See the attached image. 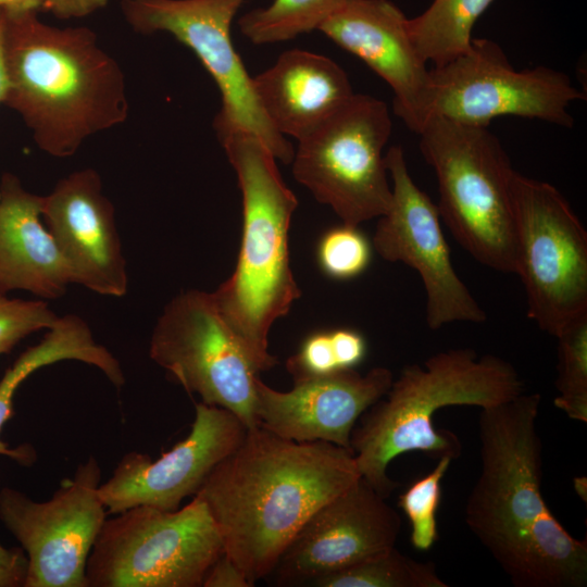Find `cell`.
<instances>
[{"instance_id":"cell-1","label":"cell","mask_w":587,"mask_h":587,"mask_svg":"<svg viewBox=\"0 0 587 587\" xmlns=\"http://www.w3.org/2000/svg\"><path fill=\"white\" fill-rule=\"evenodd\" d=\"M541 396L480 409V473L465 523L516 587H585L587 541L573 537L541 492Z\"/></svg>"},{"instance_id":"cell-2","label":"cell","mask_w":587,"mask_h":587,"mask_svg":"<svg viewBox=\"0 0 587 587\" xmlns=\"http://www.w3.org/2000/svg\"><path fill=\"white\" fill-rule=\"evenodd\" d=\"M360 477L347 448L289 440L257 426L195 496L217 526L224 552L254 585L313 512Z\"/></svg>"},{"instance_id":"cell-3","label":"cell","mask_w":587,"mask_h":587,"mask_svg":"<svg viewBox=\"0 0 587 587\" xmlns=\"http://www.w3.org/2000/svg\"><path fill=\"white\" fill-rule=\"evenodd\" d=\"M3 14V104L22 117L41 151L72 157L89 137L127 120L124 72L91 28L52 26L35 11Z\"/></svg>"},{"instance_id":"cell-4","label":"cell","mask_w":587,"mask_h":587,"mask_svg":"<svg viewBox=\"0 0 587 587\" xmlns=\"http://www.w3.org/2000/svg\"><path fill=\"white\" fill-rule=\"evenodd\" d=\"M523 392L524 383L510 362L492 354L478 357L470 348L407 365L352 430L350 446L361 477L387 499L398 486L387 474L395 458L419 451L453 461L462 454L459 437L435 427L437 411L451 405L485 409Z\"/></svg>"},{"instance_id":"cell-5","label":"cell","mask_w":587,"mask_h":587,"mask_svg":"<svg viewBox=\"0 0 587 587\" xmlns=\"http://www.w3.org/2000/svg\"><path fill=\"white\" fill-rule=\"evenodd\" d=\"M220 140L237 174L243 222L236 268L211 294L223 321L260 373L277 364L268 352L272 324L301 296L288 247L298 200L261 139L235 132Z\"/></svg>"},{"instance_id":"cell-6","label":"cell","mask_w":587,"mask_h":587,"mask_svg":"<svg viewBox=\"0 0 587 587\" xmlns=\"http://www.w3.org/2000/svg\"><path fill=\"white\" fill-rule=\"evenodd\" d=\"M417 135L437 177L440 218L458 243L483 265L515 273V170L498 137L488 127L439 115H430Z\"/></svg>"},{"instance_id":"cell-7","label":"cell","mask_w":587,"mask_h":587,"mask_svg":"<svg viewBox=\"0 0 587 587\" xmlns=\"http://www.w3.org/2000/svg\"><path fill=\"white\" fill-rule=\"evenodd\" d=\"M224 552L205 503L138 505L104 521L90 551L88 587H200Z\"/></svg>"},{"instance_id":"cell-8","label":"cell","mask_w":587,"mask_h":587,"mask_svg":"<svg viewBox=\"0 0 587 587\" xmlns=\"http://www.w3.org/2000/svg\"><path fill=\"white\" fill-rule=\"evenodd\" d=\"M392 130L387 104L354 93L335 114L298 140L292 175L344 224L384 215L391 202V186L383 154Z\"/></svg>"},{"instance_id":"cell-9","label":"cell","mask_w":587,"mask_h":587,"mask_svg":"<svg viewBox=\"0 0 587 587\" xmlns=\"http://www.w3.org/2000/svg\"><path fill=\"white\" fill-rule=\"evenodd\" d=\"M512 208L516 271L527 298V316L557 337L587 313V232L551 184L515 171Z\"/></svg>"},{"instance_id":"cell-10","label":"cell","mask_w":587,"mask_h":587,"mask_svg":"<svg viewBox=\"0 0 587 587\" xmlns=\"http://www.w3.org/2000/svg\"><path fill=\"white\" fill-rule=\"evenodd\" d=\"M585 99L565 73L544 65L517 71L497 42L473 38L465 53L429 70L427 118L488 127L513 115L571 128L570 108Z\"/></svg>"},{"instance_id":"cell-11","label":"cell","mask_w":587,"mask_h":587,"mask_svg":"<svg viewBox=\"0 0 587 587\" xmlns=\"http://www.w3.org/2000/svg\"><path fill=\"white\" fill-rule=\"evenodd\" d=\"M246 0H121L126 23L138 34L163 32L188 47L221 93L213 127L221 139L235 132L257 136L276 160L289 164L295 149L270 123L232 39V24Z\"/></svg>"},{"instance_id":"cell-12","label":"cell","mask_w":587,"mask_h":587,"mask_svg":"<svg viewBox=\"0 0 587 587\" xmlns=\"http://www.w3.org/2000/svg\"><path fill=\"white\" fill-rule=\"evenodd\" d=\"M150 358L201 402L234 413L247 429L259 426V376L227 327L211 292L187 290L164 308L151 335Z\"/></svg>"},{"instance_id":"cell-13","label":"cell","mask_w":587,"mask_h":587,"mask_svg":"<svg viewBox=\"0 0 587 587\" xmlns=\"http://www.w3.org/2000/svg\"><path fill=\"white\" fill-rule=\"evenodd\" d=\"M100 479L90 455L47 501L11 487L0 490V520L27 558L24 587H88L87 561L107 515Z\"/></svg>"},{"instance_id":"cell-14","label":"cell","mask_w":587,"mask_h":587,"mask_svg":"<svg viewBox=\"0 0 587 587\" xmlns=\"http://www.w3.org/2000/svg\"><path fill=\"white\" fill-rule=\"evenodd\" d=\"M385 161L392 197L379 216L372 247L384 260L402 262L419 273L430 329L453 322H485V310L453 267L437 204L412 179L402 147H390Z\"/></svg>"},{"instance_id":"cell-15","label":"cell","mask_w":587,"mask_h":587,"mask_svg":"<svg viewBox=\"0 0 587 587\" xmlns=\"http://www.w3.org/2000/svg\"><path fill=\"white\" fill-rule=\"evenodd\" d=\"M399 513L360 477L303 523L270 573L276 586L311 585L395 547Z\"/></svg>"},{"instance_id":"cell-16","label":"cell","mask_w":587,"mask_h":587,"mask_svg":"<svg viewBox=\"0 0 587 587\" xmlns=\"http://www.w3.org/2000/svg\"><path fill=\"white\" fill-rule=\"evenodd\" d=\"M247 428L230 411L196 404L188 436L159 459L132 451L112 476L99 486L100 498L110 514L148 505L175 511L196 495L211 471L242 441Z\"/></svg>"},{"instance_id":"cell-17","label":"cell","mask_w":587,"mask_h":587,"mask_svg":"<svg viewBox=\"0 0 587 587\" xmlns=\"http://www.w3.org/2000/svg\"><path fill=\"white\" fill-rule=\"evenodd\" d=\"M42 220L71 268L73 283L103 296L127 294V264L114 205L96 170L83 168L61 178L43 196Z\"/></svg>"},{"instance_id":"cell-18","label":"cell","mask_w":587,"mask_h":587,"mask_svg":"<svg viewBox=\"0 0 587 587\" xmlns=\"http://www.w3.org/2000/svg\"><path fill=\"white\" fill-rule=\"evenodd\" d=\"M392 380L387 367H373L365 375L350 369L295 379L292 389L278 391L258 376V424L289 440L326 441L351 450L357 421L387 394Z\"/></svg>"},{"instance_id":"cell-19","label":"cell","mask_w":587,"mask_h":587,"mask_svg":"<svg viewBox=\"0 0 587 587\" xmlns=\"http://www.w3.org/2000/svg\"><path fill=\"white\" fill-rule=\"evenodd\" d=\"M407 21L389 0H346L319 30L389 85L394 112L417 134L427 120L429 70L411 41Z\"/></svg>"},{"instance_id":"cell-20","label":"cell","mask_w":587,"mask_h":587,"mask_svg":"<svg viewBox=\"0 0 587 587\" xmlns=\"http://www.w3.org/2000/svg\"><path fill=\"white\" fill-rule=\"evenodd\" d=\"M43 196L29 192L9 172L0 179V292L25 290L42 299L62 297L71 268L42 220Z\"/></svg>"},{"instance_id":"cell-21","label":"cell","mask_w":587,"mask_h":587,"mask_svg":"<svg viewBox=\"0 0 587 587\" xmlns=\"http://www.w3.org/2000/svg\"><path fill=\"white\" fill-rule=\"evenodd\" d=\"M252 80L272 126L297 141L321 126L355 93L339 64L302 49L283 52Z\"/></svg>"},{"instance_id":"cell-22","label":"cell","mask_w":587,"mask_h":587,"mask_svg":"<svg viewBox=\"0 0 587 587\" xmlns=\"http://www.w3.org/2000/svg\"><path fill=\"white\" fill-rule=\"evenodd\" d=\"M43 338L23 351L0 379V430L13 415V400L22 383L39 369L64 360H76L99 369L115 386L125 383L117 359L93 338L88 324L78 315L59 316ZM0 454L23 465L35 461L30 446L10 448L0 439Z\"/></svg>"},{"instance_id":"cell-23","label":"cell","mask_w":587,"mask_h":587,"mask_svg":"<svg viewBox=\"0 0 587 587\" xmlns=\"http://www.w3.org/2000/svg\"><path fill=\"white\" fill-rule=\"evenodd\" d=\"M494 0H433L420 15L408 18L407 27L419 55L434 67L465 53L472 30Z\"/></svg>"},{"instance_id":"cell-24","label":"cell","mask_w":587,"mask_h":587,"mask_svg":"<svg viewBox=\"0 0 587 587\" xmlns=\"http://www.w3.org/2000/svg\"><path fill=\"white\" fill-rule=\"evenodd\" d=\"M317 587H448L433 562L414 560L396 547L316 578Z\"/></svg>"},{"instance_id":"cell-25","label":"cell","mask_w":587,"mask_h":587,"mask_svg":"<svg viewBox=\"0 0 587 587\" xmlns=\"http://www.w3.org/2000/svg\"><path fill=\"white\" fill-rule=\"evenodd\" d=\"M346 0H273L239 17L240 33L254 45L287 41L319 30Z\"/></svg>"},{"instance_id":"cell-26","label":"cell","mask_w":587,"mask_h":587,"mask_svg":"<svg viewBox=\"0 0 587 587\" xmlns=\"http://www.w3.org/2000/svg\"><path fill=\"white\" fill-rule=\"evenodd\" d=\"M558 364L554 405L571 420L587 422V313L569 323L555 337Z\"/></svg>"},{"instance_id":"cell-27","label":"cell","mask_w":587,"mask_h":587,"mask_svg":"<svg viewBox=\"0 0 587 587\" xmlns=\"http://www.w3.org/2000/svg\"><path fill=\"white\" fill-rule=\"evenodd\" d=\"M452 460L438 459L435 467L414 480L398 499V507L411 524L410 540L419 551L429 550L438 539L437 511L441 498V480Z\"/></svg>"},{"instance_id":"cell-28","label":"cell","mask_w":587,"mask_h":587,"mask_svg":"<svg viewBox=\"0 0 587 587\" xmlns=\"http://www.w3.org/2000/svg\"><path fill=\"white\" fill-rule=\"evenodd\" d=\"M372 245L358 226L344 224L326 230L316 247L322 272L338 280L362 274L372 258Z\"/></svg>"},{"instance_id":"cell-29","label":"cell","mask_w":587,"mask_h":587,"mask_svg":"<svg viewBox=\"0 0 587 587\" xmlns=\"http://www.w3.org/2000/svg\"><path fill=\"white\" fill-rule=\"evenodd\" d=\"M47 302L9 298L0 292V350L9 352L18 341L58 320Z\"/></svg>"},{"instance_id":"cell-30","label":"cell","mask_w":587,"mask_h":587,"mask_svg":"<svg viewBox=\"0 0 587 587\" xmlns=\"http://www.w3.org/2000/svg\"><path fill=\"white\" fill-rule=\"evenodd\" d=\"M286 369L292 380L342 371L332 330L312 333L288 358Z\"/></svg>"},{"instance_id":"cell-31","label":"cell","mask_w":587,"mask_h":587,"mask_svg":"<svg viewBox=\"0 0 587 587\" xmlns=\"http://www.w3.org/2000/svg\"><path fill=\"white\" fill-rule=\"evenodd\" d=\"M109 0H0L5 12H46L60 20L82 18L107 7Z\"/></svg>"},{"instance_id":"cell-32","label":"cell","mask_w":587,"mask_h":587,"mask_svg":"<svg viewBox=\"0 0 587 587\" xmlns=\"http://www.w3.org/2000/svg\"><path fill=\"white\" fill-rule=\"evenodd\" d=\"M203 587H251L239 566L223 552L208 571Z\"/></svg>"},{"instance_id":"cell-33","label":"cell","mask_w":587,"mask_h":587,"mask_svg":"<svg viewBox=\"0 0 587 587\" xmlns=\"http://www.w3.org/2000/svg\"><path fill=\"white\" fill-rule=\"evenodd\" d=\"M27 558L23 550L0 544V587H24Z\"/></svg>"},{"instance_id":"cell-34","label":"cell","mask_w":587,"mask_h":587,"mask_svg":"<svg viewBox=\"0 0 587 587\" xmlns=\"http://www.w3.org/2000/svg\"><path fill=\"white\" fill-rule=\"evenodd\" d=\"M3 21H4V14H3V11L0 9V104H3V101L7 96V90H8V79H7V74H5L3 59H2V50H1Z\"/></svg>"},{"instance_id":"cell-35","label":"cell","mask_w":587,"mask_h":587,"mask_svg":"<svg viewBox=\"0 0 587 587\" xmlns=\"http://www.w3.org/2000/svg\"><path fill=\"white\" fill-rule=\"evenodd\" d=\"M4 352L2 350H0V355L3 354Z\"/></svg>"}]
</instances>
